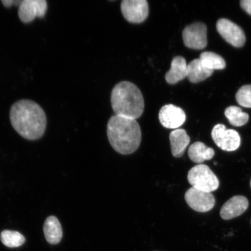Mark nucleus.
Listing matches in <instances>:
<instances>
[{
	"label": "nucleus",
	"mask_w": 251,
	"mask_h": 251,
	"mask_svg": "<svg viewBox=\"0 0 251 251\" xmlns=\"http://www.w3.org/2000/svg\"><path fill=\"white\" fill-rule=\"evenodd\" d=\"M9 118L15 130L25 139L36 140L45 134L47 117L41 106L30 100H21L11 106Z\"/></svg>",
	"instance_id": "1"
},
{
	"label": "nucleus",
	"mask_w": 251,
	"mask_h": 251,
	"mask_svg": "<svg viewBox=\"0 0 251 251\" xmlns=\"http://www.w3.org/2000/svg\"><path fill=\"white\" fill-rule=\"evenodd\" d=\"M107 135L112 148L121 154H130L140 145L141 131L136 119L113 116L108 122Z\"/></svg>",
	"instance_id": "2"
},
{
	"label": "nucleus",
	"mask_w": 251,
	"mask_h": 251,
	"mask_svg": "<svg viewBox=\"0 0 251 251\" xmlns=\"http://www.w3.org/2000/svg\"><path fill=\"white\" fill-rule=\"evenodd\" d=\"M111 101L116 115L136 120L143 114V94L139 88L130 81H122L114 87Z\"/></svg>",
	"instance_id": "3"
},
{
	"label": "nucleus",
	"mask_w": 251,
	"mask_h": 251,
	"mask_svg": "<svg viewBox=\"0 0 251 251\" xmlns=\"http://www.w3.org/2000/svg\"><path fill=\"white\" fill-rule=\"evenodd\" d=\"M187 179L193 187L211 193L218 189L219 179L208 166L200 164L194 166L188 172Z\"/></svg>",
	"instance_id": "4"
},
{
	"label": "nucleus",
	"mask_w": 251,
	"mask_h": 251,
	"mask_svg": "<svg viewBox=\"0 0 251 251\" xmlns=\"http://www.w3.org/2000/svg\"><path fill=\"white\" fill-rule=\"evenodd\" d=\"M211 135L216 145L225 151H234L240 146L241 137L239 133L233 129H227L224 125L215 126Z\"/></svg>",
	"instance_id": "5"
},
{
	"label": "nucleus",
	"mask_w": 251,
	"mask_h": 251,
	"mask_svg": "<svg viewBox=\"0 0 251 251\" xmlns=\"http://www.w3.org/2000/svg\"><path fill=\"white\" fill-rule=\"evenodd\" d=\"M121 7L124 18L131 23H142L149 14V4L146 0H124Z\"/></svg>",
	"instance_id": "6"
},
{
	"label": "nucleus",
	"mask_w": 251,
	"mask_h": 251,
	"mask_svg": "<svg viewBox=\"0 0 251 251\" xmlns=\"http://www.w3.org/2000/svg\"><path fill=\"white\" fill-rule=\"evenodd\" d=\"M48 9L46 0H23L18 6V17L24 24H29L36 18L45 17Z\"/></svg>",
	"instance_id": "7"
},
{
	"label": "nucleus",
	"mask_w": 251,
	"mask_h": 251,
	"mask_svg": "<svg viewBox=\"0 0 251 251\" xmlns=\"http://www.w3.org/2000/svg\"><path fill=\"white\" fill-rule=\"evenodd\" d=\"M185 200L188 206L194 211L206 212L214 207L215 199L211 193L191 187L185 194Z\"/></svg>",
	"instance_id": "8"
},
{
	"label": "nucleus",
	"mask_w": 251,
	"mask_h": 251,
	"mask_svg": "<svg viewBox=\"0 0 251 251\" xmlns=\"http://www.w3.org/2000/svg\"><path fill=\"white\" fill-rule=\"evenodd\" d=\"M185 46L191 49L202 50L207 45V28L203 23H197L185 27L183 31Z\"/></svg>",
	"instance_id": "9"
},
{
	"label": "nucleus",
	"mask_w": 251,
	"mask_h": 251,
	"mask_svg": "<svg viewBox=\"0 0 251 251\" xmlns=\"http://www.w3.org/2000/svg\"><path fill=\"white\" fill-rule=\"evenodd\" d=\"M216 28L223 38L231 45L241 47L246 43V35L244 31L233 22L227 19H221L217 22Z\"/></svg>",
	"instance_id": "10"
},
{
	"label": "nucleus",
	"mask_w": 251,
	"mask_h": 251,
	"mask_svg": "<svg viewBox=\"0 0 251 251\" xmlns=\"http://www.w3.org/2000/svg\"><path fill=\"white\" fill-rule=\"evenodd\" d=\"M159 119L163 126L177 128L186 121V115L181 108L173 104L162 106L159 113Z\"/></svg>",
	"instance_id": "11"
},
{
	"label": "nucleus",
	"mask_w": 251,
	"mask_h": 251,
	"mask_svg": "<svg viewBox=\"0 0 251 251\" xmlns=\"http://www.w3.org/2000/svg\"><path fill=\"white\" fill-rule=\"evenodd\" d=\"M249 202L246 197L234 196L222 207L220 214L224 220H230L243 214L249 208Z\"/></svg>",
	"instance_id": "12"
},
{
	"label": "nucleus",
	"mask_w": 251,
	"mask_h": 251,
	"mask_svg": "<svg viewBox=\"0 0 251 251\" xmlns=\"http://www.w3.org/2000/svg\"><path fill=\"white\" fill-rule=\"evenodd\" d=\"M187 64L182 56H176L171 63V68L165 75L166 81L169 84H175L187 77Z\"/></svg>",
	"instance_id": "13"
},
{
	"label": "nucleus",
	"mask_w": 251,
	"mask_h": 251,
	"mask_svg": "<svg viewBox=\"0 0 251 251\" xmlns=\"http://www.w3.org/2000/svg\"><path fill=\"white\" fill-rule=\"evenodd\" d=\"M169 139H170L172 155L176 158H180L183 156L185 150L190 142V138L186 131L183 129L172 131L169 136Z\"/></svg>",
	"instance_id": "14"
},
{
	"label": "nucleus",
	"mask_w": 251,
	"mask_h": 251,
	"mask_svg": "<svg viewBox=\"0 0 251 251\" xmlns=\"http://www.w3.org/2000/svg\"><path fill=\"white\" fill-rule=\"evenodd\" d=\"M43 231L46 240L50 244H58L62 240L63 232L61 225L54 216H49L46 219Z\"/></svg>",
	"instance_id": "15"
},
{
	"label": "nucleus",
	"mask_w": 251,
	"mask_h": 251,
	"mask_svg": "<svg viewBox=\"0 0 251 251\" xmlns=\"http://www.w3.org/2000/svg\"><path fill=\"white\" fill-rule=\"evenodd\" d=\"M213 72L206 68L200 59H196L187 65V77L191 83H197L211 76Z\"/></svg>",
	"instance_id": "16"
},
{
	"label": "nucleus",
	"mask_w": 251,
	"mask_h": 251,
	"mask_svg": "<svg viewBox=\"0 0 251 251\" xmlns=\"http://www.w3.org/2000/svg\"><path fill=\"white\" fill-rule=\"evenodd\" d=\"M188 155L191 161L201 164L212 159L215 156V151L212 148L207 147L205 144L198 141L190 147Z\"/></svg>",
	"instance_id": "17"
},
{
	"label": "nucleus",
	"mask_w": 251,
	"mask_h": 251,
	"mask_svg": "<svg viewBox=\"0 0 251 251\" xmlns=\"http://www.w3.org/2000/svg\"><path fill=\"white\" fill-rule=\"evenodd\" d=\"M199 59L206 68L212 71L224 70L226 67L225 59L215 52H203Z\"/></svg>",
	"instance_id": "18"
},
{
	"label": "nucleus",
	"mask_w": 251,
	"mask_h": 251,
	"mask_svg": "<svg viewBox=\"0 0 251 251\" xmlns=\"http://www.w3.org/2000/svg\"><path fill=\"white\" fill-rule=\"evenodd\" d=\"M225 115L230 124L234 126H242L249 120V114L244 112L242 109L235 106H229L225 110Z\"/></svg>",
	"instance_id": "19"
},
{
	"label": "nucleus",
	"mask_w": 251,
	"mask_h": 251,
	"mask_svg": "<svg viewBox=\"0 0 251 251\" xmlns=\"http://www.w3.org/2000/svg\"><path fill=\"white\" fill-rule=\"evenodd\" d=\"M0 239L6 247L17 248L23 246L25 239L24 235L18 231L5 230L0 234Z\"/></svg>",
	"instance_id": "20"
},
{
	"label": "nucleus",
	"mask_w": 251,
	"mask_h": 251,
	"mask_svg": "<svg viewBox=\"0 0 251 251\" xmlns=\"http://www.w3.org/2000/svg\"><path fill=\"white\" fill-rule=\"evenodd\" d=\"M238 104L246 108H251V85H245L236 94Z\"/></svg>",
	"instance_id": "21"
},
{
	"label": "nucleus",
	"mask_w": 251,
	"mask_h": 251,
	"mask_svg": "<svg viewBox=\"0 0 251 251\" xmlns=\"http://www.w3.org/2000/svg\"><path fill=\"white\" fill-rule=\"evenodd\" d=\"M240 4L244 10L251 15V0H243Z\"/></svg>",
	"instance_id": "22"
},
{
	"label": "nucleus",
	"mask_w": 251,
	"mask_h": 251,
	"mask_svg": "<svg viewBox=\"0 0 251 251\" xmlns=\"http://www.w3.org/2000/svg\"><path fill=\"white\" fill-rule=\"evenodd\" d=\"M21 2V1H17V0H14V1L13 0H2L1 1L3 5L7 8H10L13 5L19 6Z\"/></svg>",
	"instance_id": "23"
},
{
	"label": "nucleus",
	"mask_w": 251,
	"mask_h": 251,
	"mask_svg": "<svg viewBox=\"0 0 251 251\" xmlns=\"http://www.w3.org/2000/svg\"><path fill=\"white\" fill-rule=\"evenodd\" d=\"M250 185H251V182H250Z\"/></svg>",
	"instance_id": "24"
}]
</instances>
